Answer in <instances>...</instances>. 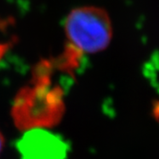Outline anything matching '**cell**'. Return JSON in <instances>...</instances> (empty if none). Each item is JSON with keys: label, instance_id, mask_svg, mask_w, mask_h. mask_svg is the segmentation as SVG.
Returning <instances> with one entry per match:
<instances>
[{"label": "cell", "instance_id": "1", "mask_svg": "<svg viewBox=\"0 0 159 159\" xmlns=\"http://www.w3.org/2000/svg\"><path fill=\"white\" fill-rule=\"evenodd\" d=\"M64 112L63 89L50 79L32 80L16 96L11 116L21 131L50 127L58 124Z\"/></svg>", "mask_w": 159, "mask_h": 159}, {"label": "cell", "instance_id": "2", "mask_svg": "<svg viewBox=\"0 0 159 159\" xmlns=\"http://www.w3.org/2000/svg\"><path fill=\"white\" fill-rule=\"evenodd\" d=\"M70 45L81 53H96L105 49L111 39L112 29L108 13L96 7L73 10L65 22Z\"/></svg>", "mask_w": 159, "mask_h": 159}, {"label": "cell", "instance_id": "3", "mask_svg": "<svg viewBox=\"0 0 159 159\" xmlns=\"http://www.w3.org/2000/svg\"><path fill=\"white\" fill-rule=\"evenodd\" d=\"M22 159H64L67 147L61 138L42 128L27 131L17 142Z\"/></svg>", "mask_w": 159, "mask_h": 159}, {"label": "cell", "instance_id": "4", "mask_svg": "<svg viewBox=\"0 0 159 159\" xmlns=\"http://www.w3.org/2000/svg\"><path fill=\"white\" fill-rule=\"evenodd\" d=\"M4 144H5V141H4V137L1 133V132H0V153H1L3 148H4Z\"/></svg>", "mask_w": 159, "mask_h": 159}]
</instances>
